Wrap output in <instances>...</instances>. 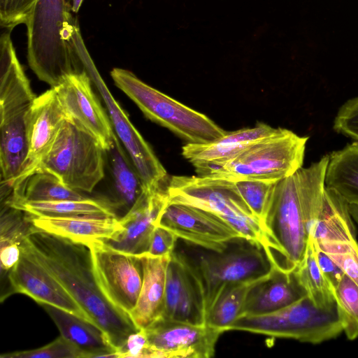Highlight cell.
<instances>
[{
  "mask_svg": "<svg viewBox=\"0 0 358 358\" xmlns=\"http://www.w3.org/2000/svg\"><path fill=\"white\" fill-rule=\"evenodd\" d=\"M22 244L72 296L91 322L103 331L116 352L131 334L138 331L129 315L103 294L96 280L87 244L34 226Z\"/></svg>",
  "mask_w": 358,
  "mask_h": 358,
  "instance_id": "1",
  "label": "cell"
},
{
  "mask_svg": "<svg viewBox=\"0 0 358 358\" xmlns=\"http://www.w3.org/2000/svg\"><path fill=\"white\" fill-rule=\"evenodd\" d=\"M329 155L278 181L261 220L268 255L278 269L292 273L301 260L323 205Z\"/></svg>",
  "mask_w": 358,
  "mask_h": 358,
  "instance_id": "2",
  "label": "cell"
},
{
  "mask_svg": "<svg viewBox=\"0 0 358 358\" xmlns=\"http://www.w3.org/2000/svg\"><path fill=\"white\" fill-rule=\"evenodd\" d=\"M5 29L0 38V165L8 186L22 173L27 155V120L36 96Z\"/></svg>",
  "mask_w": 358,
  "mask_h": 358,
  "instance_id": "3",
  "label": "cell"
},
{
  "mask_svg": "<svg viewBox=\"0 0 358 358\" xmlns=\"http://www.w3.org/2000/svg\"><path fill=\"white\" fill-rule=\"evenodd\" d=\"M69 8L67 0H36L25 24L29 65L52 88L85 70L71 41L76 18Z\"/></svg>",
  "mask_w": 358,
  "mask_h": 358,
  "instance_id": "4",
  "label": "cell"
},
{
  "mask_svg": "<svg viewBox=\"0 0 358 358\" xmlns=\"http://www.w3.org/2000/svg\"><path fill=\"white\" fill-rule=\"evenodd\" d=\"M308 136L278 127L272 135L256 141L222 162L193 164L197 176L231 181L278 182L302 167Z\"/></svg>",
  "mask_w": 358,
  "mask_h": 358,
  "instance_id": "5",
  "label": "cell"
},
{
  "mask_svg": "<svg viewBox=\"0 0 358 358\" xmlns=\"http://www.w3.org/2000/svg\"><path fill=\"white\" fill-rule=\"evenodd\" d=\"M169 202L181 203L210 211L233 226L243 237L262 246L268 245L257 217L231 180L202 176H174L166 185Z\"/></svg>",
  "mask_w": 358,
  "mask_h": 358,
  "instance_id": "6",
  "label": "cell"
},
{
  "mask_svg": "<svg viewBox=\"0 0 358 358\" xmlns=\"http://www.w3.org/2000/svg\"><path fill=\"white\" fill-rule=\"evenodd\" d=\"M206 250L195 256L180 253L200 287L206 315L227 286L263 277L275 268L262 246L243 238L222 252Z\"/></svg>",
  "mask_w": 358,
  "mask_h": 358,
  "instance_id": "7",
  "label": "cell"
},
{
  "mask_svg": "<svg viewBox=\"0 0 358 358\" xmlns=\"http://www.w3.org/2000/svg\"><path fill=\"white\" fill-rule=\"evenodd\" d=\"M110 76L148 118L168 128L187 143H208L227 132L206 115L147 85L129 70L113 68Z\"/></svg>",
  "mask_w": 358,
  "mask_h": 358,
  "instance_id": "8",
  "label": "cell"
},
{
  "mask_svg": "<svg viewBox=\"0 0 358 358\" xmlns=\"http://www.w3.org/2000/svg\"><path fill=\"white\" fill-rule=\"evenodd\" d=\"M230 330L311 344L336 338L343 332L336 307L331 310L319 308L307 296L269 313L239 317L229 326Z\"/></svg>",
  "mask_w": 358,
  "mask_h": 358,
  "instance_id": "9",
  "label": "cell"
},
{
  "mask_svg": "<svg viewBox=\"0 0 358 358\" xmlns=\"http://www.w3.org/2000/svg\"><path fill=\"white\" fill-rule=\"evenodd\" d=\"M105 152L92 135L66 119L35 171L50 172L71 189L92 192L104 176Z\"/></svg>",
  "mask_w": 358,
  "mask_h": 358,
  "instance_id": "10",
  "label": "cell"
},
{
  "mask_svg": "<svg viewBox=\"0 0 358 358\" xmlns=\"http://www.w3.org/2000/svg\"><path fill=\"white\" fill-rule=\"evenodd\" d=\"M72 41L84 69L106 106L113 129L129 153L143 188H152L166 182V169L110 92L85 45L80 30L74 31Z\"/></svg>",
  "mask_w": 358,
  "mask_h": 358,
  "instance_id": "11",
  "label": "cell"
},
{
  "mask_svg": "<svg viewBox=\"0 0 358 358\" xmlns=\"http://www.w3.org/2000/svg\"><path fill=\"white\" fill-rule=\"evenodd\" d=\"M87 245L96 280L103 294L129 315L136 306L143 283L140 257L113 250L101 241Z\"/></svg>",
  "mask_w": 358,
  "mask_h": 358,
  "instance_id": "12",
  "label": "cell"
},
{
  "mask_svg": "<svg viewBox=\"0 0 358 358\" xmlns=\"http://www.w3.org/2000/svg\"><path fill=\"white\" fill-rule=\"evenodd\" d=\"M157 225L170 230L178 238L210 251L222 252L231 242L243 238L229 222L210 211L169 201Z\"/></svg>",
  "mask_w": 358,
  "mask_h": 358,
  "instance_id": "13",
  "label": "cell"
},
{
  "mask_svg": "<svg viewBox=\"0 0 358 358\" xmlns=\"http://www.w3.org/2000/svg\"><path fill=\"white\" fill-rule=\"evenodd\" d=\"M148 347L143 358H210L222 330L160 319L144 329Z\"/></svg>",
  "mask_w": 358,
  "mask_h": 358,
  "instance_id": "14",
  "label": "cell"
},
{
  "mask_svg": "<svg viewBox=\"0 0 358 358\" xmlns=\"http://www.w3.org/2000/svg\"><path fill=\"white\" fill-rule=\"evenodd\" d=\"M92 84L90 76L84 70L67 76L53 88L69 119L92 135L106 152L113 146L117 136Z\"/></svg>",
  "mask_w": 358,
  "mask_h": 358,
  "instance_id": "15",
  "label": "cell"
},
{
  "mask_svg": "<svg viewBox=\"0 0 358 358\" xmlns=\"http://www.w3.org/2000/svg\"><path fill=\"white\" fill-rule=\"evenodd\" d=\"M167 182L143 188L131 209L119 219L122 230L113 238L101 242L113 250L131 255L147 253L158 218L168 203Z\"/></svg>",
  "mask_w": 358,
  "mask_h": 358,
  "instance_id": "16",
  "label": "cell"
},
{
  "mask_svg": "<svg viewBox=\"0 0 358 358\" xmlns=\"http://www.w3.org/2000/svg\"><path fill=\"white\" fill-rule=\"evenodd\" d=\"M69 119L55 88L36 96L27 120V155L23 170L11 185L15 187L37 169Z\"/></svg>",
  "mask_w": 358,
  "mask_h": 358,
  "instance_id": "17",
  "label": "cell"
},
{
  "mask_svg": "<svg viewBox=\"0 0 358 358\" xmlns=\"http://www.w3.org/2000/svg\"><path fill=\"white\" fill-rule=\"evenodd\" d=\"M15 293L27 295L38 304L54 306L91 322L77 302L23 244L20 260L8 275V297Z\"/></svg>",
  "mask_w": 358,
  "mask_h": 358,
  "instance_id": "18",
  "label": "cell"
},
{
  "mask_svg": "<svg viewBox=\"0 0 358 358\" xmlns=\"http://www.w3.org/2000/svg\"><path fill=\"white\" fill-rule=\"evenodd\" d=\"M161 319L206 324L203 298L182 255L173 251L166 270L164 306Z\"/></svg>",
  "mask_w": 358,
  "mask_h": 358,
  "instance_id": "19",
  "label": "cell"
},
{
  "mask_svg": "<svg viewBox=\"0 0 358 358\" xmlns=\"http://www.w3.org/2000/svg\"><path fill=\"white\" fill-rule=\"evenodd\" d=\"M140 257L143 265V283L136 306L129 317L136 328L144 329L162 317L166 270L171 255Z\"/></svg>",
  "mask_w": 358,
  "mask_h": 358,
  "instance_id": "20",
  "label": "cell"
},
{
  "mask_svg": "<svg viewBox=\"0 0 358 358\" xmlns=\"http://www.w3.org/2000/svg\"><path fill=\"white\" fill-rule=\"evenodd\" d=\"M305 296L306 292L294 271L285 273L274 268L268 278L250 290L239 317L269 313L288 306Z\"/></svg>",
  "mask_w": 358,
  "mask_h": 358,
  "instance_id": "21",
  "label": "cell"
},
{
  "mask_svg": "<svg viewBox=\"0 0 358 358\" xmlns=\"http://www.w3.org/2000/svg\"><path fill=\"white\" fill-rule=\"evenodd\" d=\"M29 215L37 229L85 244L112 238L122 229L116 217Z\"/></svg>",
  "mask_w": 358,
  "mask_h": 358,
  "instance_id": "22",
  "label": "cell"
},
{
  "mask_svg": "<svg viewBox=\"0 0 358 358\" xmlns=\"http://www.w3.org/2000/svg\"><path fill=\"white\" fill-rule=\"evenodd\" d=\"M40 305L57 325L61 336L81 350L85 358H118L104 333L96 325L54 306Z\"/></svg>",
  "mask_w": 358,
  "mask_h": 358,
  "instance_id": "23",
  "label": "cell"
},
{
  "mask_svg": "<svg viewBox=\"0 0 358 358\" xmlns=\"http://www.w3.org/2000/svg\"><path fill=\"white\" fill-rule=\"evenodd\" d=\"M277 130L278 128L258 122L253 127L227 131L222 137L208 143H187L182 147V155L192 165L203 162L225 161Z\"/></svg>",
  "mask_w": 358,
  "mask_h": 358,
  "instance_id": "24",
  "label": "cell"
},
{
  "mask_svg": "<svg viewBox=\"0 0 358 358\" xmlns=\"http://www.w3.org/2000/svg\"><path fill=\"white\" fill-rule=\"evenodd\" d=\"M355 223L349 203L326 187L322 210L309 236L317 242L353 241L357 240Z\"/></svg>",
  "mask_w": 358,
  "mask_h": 358,
  "instance_id": "25",
  "label": "cell"
},
{
  "mask_svg": "<svg viewBox=\"0 0 358 358\" xmlns=\"http://www.w3.org/2000/svg\"><path fill=\"white\" fill-rule=\"evenodd\" d=\"M86 198L78 191L65 185L55 175L36 171L12 188L10 194L1 196V201H54Z\"/></svg>",
  "mask_w": 358,
  "mask_h": 358,
  "instance_id": "26",
  "label": "cell"
},
{
  "mask_svg": "<svg viewBox=\"0 0 358 358\" xmlns=\"http://www.w3.org/2000/svg\"><path fill=\"white\" fill-rule=\"evenodd\" d=\"M325 186L358 206V141L329 155Z\"/></svg>",
  "mask_w": 358,
  "mask_h": 358,
  "instance_id": "27",
  "label": "cell"
},
{
  "mask_svg": "<svg viewBox=\"0 0 358 358\" xmlns=\"http://www.w3.org/2000/svg\"><path fill=\"white\" fill-rule=\"evenodd\" d=\"M1 202L22 210L32 216L116 217L112 209L103 200L89 197L83 200Z\"/></svg>",
  "mask_w": 358,
  "mask_h": 358,
  "instance_id": "28",
  "label": "cell"
},
{
  "mask_svg": "<svg viewBox=\"0 0 358 358\" xmlns=\"http://www.w3.org/2000/svg\"><path fill=\"white\" fill-rule=\"evenodd\" d=\"M294 273L306 296L315 306L325 310L336 307L335 290L319 267L310 236H308L303 256Z\"/></svg>",
  "mask_w": 358,
  "mask_h": 358,
  "instance_id": "29",
  "label": "cell"
},
{
  "mask_svg": "<svg viewBox=\"0 0 358 358\" xmlns=\"http://www.w3.org/2000/svg\"><path fill=\"white\" fill-rule=\"evenodd\" d=\"M108 151L110 152L111 170L116 193L110 207L117 217V212H123L124 216L131 209L141 194L143 186L136 170H132L125 159L117 137L113 146Z\"/></svg>",
  "mask_w": 358,
  "mask_h": 358,
  "instance_id": "30",
  "label": "cell"
},
{
  "mask_svg": "<svg viewBox=\"0 0 358 358\" xmlns=\"http://www.w3.org/2000/svg\"><path fill=\"white\" fill-rule=\"evenodd\" d=\"M271 271L259 278L227 286L207 313L206 324L223 331H228L229 326L239 317L250 290L268 278Z\"/></svg>",
  "mask_w": 358,
  "mask_h": 358,
  "instance_id": "31",
  "label": "cell"
},
{
  "mask_svg": "<svg viewBox=\"0 0 358 358\" xmlns=\"http://www.w3.org/2000/svg\"><path fill=\"white\" fill-rule=\"evenodd\" d=\"M335 300L343 332L349 340L358 337V285L344 275L335 289Z\"/></svg>",
  "mask_w": 358,
  "mask_h": 358,
  "instance_id": "32",
  "label": "cell"
},
{
  "mask_svg": "<svg viewBox=\"0 0 358 358\" xmlns=\"http://www.w3.org/2000/svg\"><path fill=\"white\" fill-rule=\"evenodd\" d=\"M234 182L247 205L261 221L278 182L243 180Z\"/></svg>",
  "mask_w": 358,
  "mask_h": 358,
  "instance_id": "33",
  "label": "cell"
},
{
  "mask_svg": "<svg viewBox=\"0 0 358 358\" xmlns=\"http://www.w3.org/2000/svg\"><path fill=\"white\" fill-rule=\"evenodd\" d=\"M317 243L340 266L344 273L358 285V241Z\"/></svg>",
  "mask_w": 358,
  "mask_h": 358,
  "instance_id": "34",
  "label": "cell"
},
{
  "mask_svg": "<svg viewBox=\"0 0 358 358\" xmlns=\"http://www.w3.org/2000/svg\"><path fill=\"white\" fill-rule=\"evenodd\" d=\"M0 357L1 358H85L81 350L62 336L43 347L3 353Z\"/></svg>",
  "mask_w": 358,
  "mask_h": 358,
  "instance_id": "35",
  "label": "cell"
},
{
  "mask_svg": "<svg viewBox=\"0 0 358 358\" xmlns=\"http://www.w3.org/2000/svg\"><path fill=\"white\" fill-rule=\"evenodd\" d=\"M36 0H0V22L2 27L13 29L26 24Z\"/></svg>",
  "mask_w": 358,
  "mask_h": 358,
  "instance_id": "36",
  "label": "cell"
},
{
  "mask_svg": "<svg viewBox=\"0 0 358 358\" xmlns=\"http://www.w3.org/2000/svg\"><path fill=\"white\" fill-rule=\"evenodd\" d=\"M333 127L337 133L358 141V96L348 99L340 107Z\"/></svg>",
  "mask_w": 358,
  "mask_h": 358,
  "instance_id": "37",
  "label": "cell"
},
{
  "mask_svg": "<svg viewBox=\"0 0 358 358\" xmlns=\"http://www.w3.org/2000/svg\"><path fill=\"white\" fill-rule=\"evenodd\" d=\"M178 237L170 230L157 225L153 231L148 255L154 257L171 255L175 250Z\"/></svg>",
  "mask_w": 358,
  "mask_h": 358,
  "instance_id": "38",
  "label": "cell"
},
{
  "mask_svg": "<svg viewBox=\"0 0 358 358\" xmlns=\"http://www.w3.org/2000/svg\"><path fill=\"white\" fill-rule=\"evenodd\" d=\"M312 239L313 241L315 257L319 267L326 279L335 290L345 273L340 266L319 247L317 242L313 238Z\"/></svg>",
  "mask_w": 358,
  "mask_h": 358,
  "instance_id": "39",
  "label": "cell"
},
{
  "mask_svg": "<svg viewBox=\"0 0 358 358\" xmlns=\"http://www.w3.org/2000/svg\"><path fill=\"white\" fill-rule=\"evenodd\" d=\"M148 347V338L145 329L131 334L124 344L117 352L118 358H142Z\"/></svg>",
  "mask_w": 358,
  "mask_h": 358,
  "instance_id": "40",
  "label": "cell"
},
{
  "mask_svg": "<svg viewBox=\"0 0 358 358\" xmlns=\"http://www.w3.org/2000/svg\"><path fill=\"white\" fill-rule=\"evenodd\" d=\"M350 214L355 222L358 225V206L349 204Z\"/></svg>",
  "mask_w": 358,
  "mask_h": 358,
  "instance_id": "41",
  "label": "cell"
},
{
  "mask_svg": "<svg viewBox=\"0 0 358 358\" xmlns=\"http://www.w3.org/2000/svg\"><path fill=\"white\" fill-rule=\"evenodd\" d=\"M83 1V0H72L71 10L76 13H78L80 10Z\"/></svg>",
  "mask_w": 358,
  "mask_h": 358,
  "instance_id": "42",
  "label": "cell"
}]
</instances>
